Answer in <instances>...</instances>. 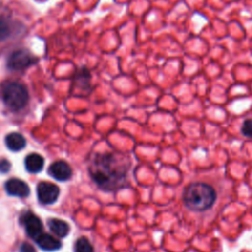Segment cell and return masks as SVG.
<instances>
[{
  "label": "cell",
  "mask_w": 252,
  "mask_h": 252,
  "mask_svg": "<svg viewBox=\"0 0 252 252\" xmlns=\"http://www.w3.org/2000/svg\"><path fill=\"white\" fill-rule=\"evenodd\" d=\"M2 100L12 111L23 109L29 102V92L26 86L18 81H6L1 87Z\"/></svg>",
  "instance_id": "cell-3"
},
{
  "label": "cell",
  "mask_w": 252,
  "mask_h": 252,
  "mask_svg": "<svg viewBox=\"0 0 252 252\" xmlns=\"http://www.w3.org/2000/svg\"><path fill=\"white\" fill-rule=\"evenodd\" d=\"M48 227L50 231L59 237H65L70 231L69 225L60 219L48 220Z\"/></svg>",
  "instance_id": "cell-12"
},
{
  "label": "cell",
  "mask_w": 252,
  "mask_h": 252,
  "mask_svg": "<svg viewBox=\"0 0 252 252\" xmlns=\"http://www.w3.org/2000/svg\"><path fill=\"white\" fill-rule=\"evenodd\" d=\"M44 166L43 158L39 154H31L25 159L26 169L31 173H38L42 171Z\"/></svg>",
  "instance_id": "cell-10"
},
{
  "label": "cell",
  "mask_w": 252,
  "mask_h": 252,
  "mask_svg": "<svg viewBox=\"0 0 252 252\" xmlns=\"http://www.w3.org/2000/svg\"><path fill=\"white\" fill-rule=\"evenodd\" d=\"M37 58L26 48L13 51L7 59V67L13 71H21L34 65Z\"/></svg>",
  "instance_id": "cell-4"
},
{
  "label": "cell",
  "mask_w": 252,
  "mask_h": 252,
  "mask_svg": "<svg viewBox=\"0 0 252 252\" xmlns=\"http://www.w3.org/2000/svg\"><path fill=\"white\" fill-rule=\"evenodd\" d=\"M12 35V24L9 18L0 15V42H4Z\"/></svg>",
  "instance_id": "cell-13"
},
{
  "label": "cell",
  "mask_w": 252,
  "mask_h": 252,
  "mask_svg": "<svg viewBox=\"0 0 252 252\" xmlns=\"http://www.w3.org/2000/svg\"><path fill=\"white\" fill-rule=\"evenodd\" d=\"M5 190L9 195L15 197L25 198L30 195L29 185L25 181L18 178L9 179L5 183Z\"/></svg>",
  "instance_id": "cell-6"
},
{
  "label": "cell",
  "mask_w": 252,
  "mask_h": 252,
  "mask_svg": "<svg viewBox=\"0 0 252 252\" xmlns=\"http://www.w3.org/2000/svg\"><path fill=\"white\" fill-rule=\"evenodd\" d=\"M5 144L9 150L19 152L26 147V139L23 135L13 132L5 137Z\"/></svg>",
  "instance_id": "cell-11"
},
{
  "label": "cell",
  "mask_w": 252,
  "mask_h": 252,
  "mask_svg": "<svg viewBox=\"0 0 252 252\" xmlns=\"http://www.w3.org/2000/svg\"><path fill=\"white\" fill-rule=\"evenodd\" d=\"M20 251L21 252H37L36 249L34 248L33 245H31L30 243L28 242H24L21 244L20 246Z\"/></svg>",
  "instance_id": "cell-17"
},
{
  "label": "cell",
  "mask_w": 252,
  "mask_h": 252,
  "mask_svg": "<svg viewBox=\"0 0 252 252\" xmlns=\"http://www.w3.org/2000/svg\"><path fill=\"white\" fill-rule=\"evenodd\" d=\"M37 194L38 199L42 204L49 205L57 200L59 196V188L51 182L42 181L40 182L37 187Z\"/></svg>",
  "instance_id": "cell-5"
},
{
  "label": "cell",
  "mask_w": 252,
  "mask_h": 252,
  "mask_svg": "<svg viewBox=\"0 0 252 252\" xmlns=\"http://www.w3.org/2000/svg\"><path fill=\"white\" fill-rule=\"evenodd\" d=\"M74 252H94L93 245L87 237H79L74 246Z\"/></svg>",
  "instance_id": "cell-14"
},
{
  "label": "cell",
  "mask_w": 252,
  "mask_h": 252,
  "mask_svg": "<svg viewBox=\"0 0 252 252\" xmlns=\"http://www.w3.org/2000/svg\"><path fill=\"white\" fill-rule=\"evenodd\" d=\"M10 168H11V164L7 160L0 161V172L6 173L10 170Z\"/></svg>",
  "instance_id": "cell-16"
},
{
  "label": "cell",
  "mask_w": 252,
  "mask_h": 252,
  "mask_svg": "<svg viewBox=\"0 0 252 252\" xmlns=\"http://www.w3.org/2000/svg\"><path fill=\"white\" fill-rule=\"evenodd\" d=\"M35 240L39 247L45 251H55L62 246V243L58 239L47 233H42Z\"/></svg>",
  "instance_id": "cell-9"
},
{
  "label": "cell",
  "mask_w": 252,
  "mask_h": 252,
  "mask_svg": "<svg viewBox=\"0 0 252 252\" xmlns=\"http://www.w3.org/2000/svg\"><path fill=\"white\" fill-rule=\"evenodd\" d=\"M48 173L56 180L65 181L71 177L72 169L68 164H66L65 162L59 161V162L53 163L49 167Z\"/></svg>",
  "instance_id": "cell-8"
},
{
  "label": "cell",
  "mask_w": 252,
  "mask_h": 252,
  "mask_svg": "<svg viewBox=\"0 0 252 252\" xmlns=\"http://www.w3.org/2000/svg\"><path fill=\"white\" fill-rule=\"evenodd\" d=\"M217 201V189L206 181L196 180L190 182L184 188L182 193L183 205L195 214H205L211 211Z\"/></svg>",
  "instance_id": "cell-1"
},
{
  "label": "cell",
  "mask_w": 252,
  "mask_h": 252,
  "mask_svg": "<svg viewBox=\"0 0 252 252\" xmlns=\"http://www.w3.org/2000/svg\"><path fill=\"white\" fill-rule=\"evenodd\" d=\"M241 134L246 138H252V117L244 119L240 127Z\"/></svg>",
  "instance_id": "cell-15"
},
{
  "label": "cell",
  "mask_w": 252,
  "mask_h": 252,
  "mask_svg": "<svg viewBox=\"0 0 252 252\" xmlns=\"http://www.w3.org/2000/svg\"><path fill=\"white\" fill-rule=\"evenodd\" d=\"M108 159L109 157H105L102 160H98L92 174L93 178L100 186L110 190L120 183L123 175L120 170L116 169L117 168H115L114 164Z\"/></svg>",
  "instance_id": "cell-2"
},
{
  "label": "cell",
  "mask_w": 252,
  "mask_h": 252,
  "mask_svg": "<svg viewBox=\"0 0 252 252\" xmlns=\"http://www.w3.org/2000/svg\"><path fill=\"white\" fill-rule=\"evenodd\" d=\"M23 224L25 226L27 234L31 237L36 239L39 235L42 233V224L41 220L35 216L33 213H26L25 216H23Z\"/></svg>",
  "instance_id": "cell-7"
}]
</instances>
